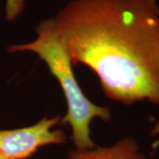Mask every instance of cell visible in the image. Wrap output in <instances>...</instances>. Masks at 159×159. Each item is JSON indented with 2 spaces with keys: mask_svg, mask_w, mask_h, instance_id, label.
<instances>
[{
  "mask_svg": "<svg viewBox=\"0 0 159 159\" xmlns=\"http://www.w3.org/2000/svg\"><path fill=\"white\" fill-rule=\"evenodd\" d=\"M151 136L152 137L154 136H158V139H157L156 141H155L152 144V148H157L159 147V121L156 123V125H154V127L152 128V130L150 132Z\"/></svg>",
  "mask_w": 159,
  "mask_h": 159,
  "instance_id": "6",
  "label": "cell"
},
{
  "mask_svg": "<svg viewBox=\"0 0 159 159\" xmlns=\"http://www.w3.org/2000/svg\"><path fill=\"white\" fill-rule=\"evenodd\" d=\"M36 32L38 36L33 41L12 45L7 50L33 52L44 61L58 81L66 102V113L61 117L60 125L70 126L71 139L76 148H93L95 144L91 136V123L95 118L108 122L111 118L110 108L94 104L83 93L75 77L70 57L60 39L54 19L41 21Z\"/></svg>",
  "mask_w": 159,
  "mask_h": 159,
  "instance_id": "2",
  "label": "cell"
},
{
  "mask_svg": "<svg viewBox=\"0 0 159 159\" xmlns=\"http://www.w3.org/2000/svg\"><path fill=\"white\" fill-rule=\"evenodd\" d=\"M25 0H6L5 16L8 21H13L25 8Z\"/></svg>",
  "mask_w": 159,
  "mask_h": 159,
  "instance_id": "5",
  "label": "cell"
},
{
  "mask_svg": "<svg viewBox=\"0 0 159 159\" xmlns=\"http://www.w3.org/2000/svg\"><path fill=\"white\" fill-rule=\"evenodd\" d=\"M61 120L60 116H45L30 126L0 130V159H29L43 147L64 144V131L53 129Z\"/></svg>",
  "mask_w": 159,
  "mask_h": 159,
  "instance_id": "3",
  "label": "cell"
},
{
  "mask_svg": "<svg viewBox=\"0 0 159 159\" xmlns=\"http://www.w3.org/2000/svg\"><path fill=\"white\" fill-rule=\"evenodd\" d=\"M54 21L73 66L94 71L107 97L159 105L156 0H72Z\"/></svg>",
  "mask_w": 159,
  "mask_h": 159,
  "instance_id": "1",
  "label": "cell"
},
{
  "mask_svg": "<svg viewBox=\"0 0 159 159\" xmlns=\"http://www.w3.org/2000/svg\"><path fill=\"white\" fill-rule=\"evenodd\" d=\"M67 159H147L138 143L133 138H125L108 147L71 150Z\"/></svg>",
  "mask_w": 159,
  "mask_h": 159,
  "instance_id": "4",
  "label": "cell"
}]
</instances>
